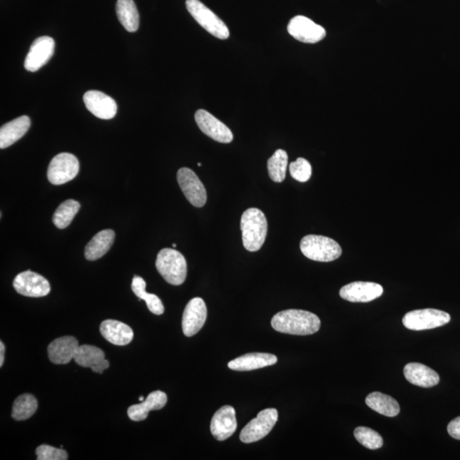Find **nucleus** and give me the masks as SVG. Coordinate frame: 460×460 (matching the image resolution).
Wrapping results in <instances>:
<instances>
[{
    "mask_svg": "<svg viewBox=\"0 0 460 460\" xmlns=\"http://www.w3.org/2000/svg\"><path fill=\"white\" fill-rule=\"evenodd\" d=\"M195 119L200 131L215 141L222 143L233 141V133L229 127L218 120L212 113L200 109L195 113Z\"/></svg>",
    "mask_w": 460,
    "mask_h": 460,
    "instance_id": "nucleus-13",
    "label": "nucleus"
},
{
    "mask_svg": "<svg viewBox=\"0 0 460 460\" xmlns=\"http://www.w3.org/2000/svg\"><path fill=\"white\" fill-rule=\"evenodd\" d=\"M381 285L369 282H354L345 285L339 291L342 299L353 303H367L383 295Z\"/></svg>",
    "mask_w": 460,
    "mask_h": 460,
    "instance_id": "nucleus-15",
    "label": "nucleus"
},
{
    "mask_svg": "<svg viewBox=\"0 0 460 460\" xmlns=\"http://www.w3.org/2000/svg\"><path fill=\"white\" fill-rule=\"evenodd\" d=\"M83 99L87 109L99 119L111 120L116 116L118 107L116 101L102 91H88Z\"/></svg>",
    "mask_w": 460,
    "mask_h": 460,
    "instance_id": "nucleus-16",
    "label": "nucleus"
},
{
    "mask_svg": "<svg viewBox=\"0 0 460 460\" xmlns=\"http://www.w3.org/2000/svg\"><path fill=\"white\" fill-rule=\"evenodd\" d=\"M158 272L166 282L179 286L185 282L188 266L185 257L177 250L164 248L158 253L155 262Z\"/></svg>",
    "mask_w": 460,
    "mask_h": 460,
    "instance_id": "nucleus-3",
    "label": "nucleus"
},
{
    "mask_svg": "<svg viewBox=\"0 0 460 460\" xmlns=\"http://www.w3.org/2000/svg\"><path fill=\"white\" fill-rule=\"evenodd\" d=\"M237 429L235 410L233 407L223 406L213 415L211 423V432L215 439L225 441Z\"/></svg>",
    "mask_w": 460,
    "mask_h": 460,
    "instance_id": "nucleus-17",
    "label": "nucleus"
},
{
    "mask_svg": "<svg viewBox=\"0 0 460 460\" xmlns=\"http://www.w3.org/2000/svg\"><path fill=\"white\" fill-rule=\"evenodd\" d=\"M278 411L267 409L260 412L257 418L253 419L240 432V439L243 444H252L260 441L272 431L277 423Z\"/></svg>",
    "mask_w": 460,
    "mask_h": 460,
    "instance_id": "nucleus-8",
    "label": "nucleus"
},
{
    "mask_svg": "<svg viewBox=\"0 0 460 460\" xmlns=\"http://www.w3.org/2000/svg\"><path fill=\"white\" fill-rule=\"evenodd\" d=\"M287 31L297 41L306 44L318 43L327 35L325 29L304 16L293 17L287 26Z\"/></svg>",
    "mask_w": 460,
    "mask_h": 460,
    "instance_id": "nucleus-10",
    "label": "nucleus"
},
{
    "mask_svg": "<svg viewBox=\"0 0 460 460\" xmlns=\"http://www.w3.org/2000/svg\"><path fill=\"white\" fill-rule=\"evenodd\" d=\"M4 352H6V347H4L3 342H0V367L4 364Z\"/></svg>",
    "mask_w": 460,
    "mask_h": 460,
    "instance_id": "nucleus-36",
    "label": "nucleus"
},
{
    "mask_svg": "<svg viewBox=\"0 0 460 460\" xmlns=\"http://www.w3.org/2000/svg\"><path fill=\"white\" fill-rule=\"evenodd\" d=\"M73 360L78 366L90 367L92 371L100 374L109 367L103 350L88 344L78 346Z\"/></svg>",
    "mask_w": 460,
    "mask_h": 460,
    "instance_id": "nucleus-18",
    "label": "nucleus"
},
{
    "mask_svg": "<svg viewBox=\"0 0 460 460\" xmlns=\"http://www.w3.org/2000/svg\"><path fill=\"white\" fill-rule=\"evenodd\" d=\"M118 19L123 27L130 33L139 28V13L133 0H118L116 4Z\"/></svg>",
    "mask_w": 460,
    "mask_h": 460,
    "instance_id": "nucleus-27",
    "label": "nucleus"
},
{
    "mask_svg": "<svg viewBox=\"0 0 460 460\" xmlns=\"http://www.w3.org/2000/svg\"><path fill=\"white\" fill-rule=\"evenodd\" d=\"M450 315L436 309L410 311L402 319L403 325L409 330L423 331L446 325L450 322Z\"/></svg>",
    "mask_w": 460,
    "mask_h": 460,
    "instance_id": "nucleus-6",
    "label": "nucleus"
},
{
    "mask_svg": "<svg viewBox=\"0 0 460 460\" xmlns=\"http://www.w3.org/2000/svg\"><path fill=\"white\" fill-rule=\"evenodd\" d=\"M448 432L450 436L460 441V416L449 424Z\"/></svg>",
    "mask_w": 460,
    "mask_h": 460,
    "instance_id": "nucleus-35",
    "label": "nucleus"
},
{
    "mask_svg": "<svg viewBox=\"0 0 460 460\" xmlns=\"http://www.w3.org/2000/svg\"><path fill=\"white\" fill-rule=\"evenodd\" d=\"M354 436L362 446L368 449H379L382 448L384 444L382 436L370 428L357 427L354 429Z\"/></svg>",
    "mask_w": 460,
    "mask_h": 460,
    "instance_id": "nucleus-32",
    "label": "nucleus"
},
{
    "mask_svg": "<svg viewBox=\"0 0 460 460\" xmlns=\"http://www.w3.org/2000/svg\"><path fill=\"white\" fill-rule=\"evenodd\" d=\"M186 7L193 19L214 37L219 39L230 37V30L226 24L200 0H187Z\"/></svg>",
    "mask_w": 460,
    "mask_h": 460,
    "instance_id": "nucleus-5",
    "label": "nucleus"
},
{
    "mask_svg": "<svg viewBox=\"0 0 460 460\" xmlns=\"http://www.w3.org/2000/svg\"><path fill=\"white\" fill-rule=\"evenodd\" d=\"M100 332L109 343L118 346L129 344L134 337L133 330L128 325L116 320L103 321Z\"/></svg>",
    "mask_w": 460,
    "mask_h": 460,
    "instance_id": "nucleus-21",
    "label": "nucleus"
},
{
    "mask_svg": "<svg viewBox=\"0 0 460 460\" xmlns=\"http://www.w3.org/2000/svg\"><path fill=\"white\" fill-rule=\"evenodd\" d=\"M166 402H168V396L165 392L160 391L153 392L140 404L131 406L128 411H127V414H128V417L133 421H143L148 418V413L150 411L163 409Z\"/></svg>",
    "mask_w": 460,
    "mask_h": 460,
    "instance_id": "nucleus-22",
    "label": "nucleus"
},
{
    "mask_svg": "<svg viewBox=\"0 0 460 460\" xmlns=\"http://www.w3.org/2000/svg\"><path fill=\"white\" fill-rule=\"evenodd\" d=\"M287 165V153L283 150H276L268 160V172L271 180L282 183L286 178Z\"/></svg>",
    "mask_w": 460,
    "mask_h": 460,
    "instance_id": "nucleus-31",
    "label": "nucleus"
},
{
    "mask_svg": "<svg viewBox=\"0 0 460 460\" xmlns=\"http://www.w3.org/2000/svg\"><path fill=\"white\" fill-rule=\"evenodd\" d=\"M38 460H67V452L63 449H56L49 445H41L36 449Z\"/></svg>",
    "mask_w": 460,
    "mask_h": 460,
    "instance_id": "nucleus-34",
    "label": "nucleus"
},
{
    "mask_svg": "<svg viewBox=\"0 0 460 460\" xmlns=\"http://www.w3.org/2000/svg\"><path fill=\"white\" fill-rule=\"evenodd\" d=\"M55 51L54 39L49 36L39 37L34 41L24 61L29 72H36L52 58Z\"/></svg>",
    "mask_w": 460,
    "mask_h": 460,
    "instance_id": "nucleus-12",
    "label": "nucleus"
},
{
    "mask_svg": "<svg viewBox=\"0 0 460 460\" xmlns=\"http://www.w3.org/2000/svg\"><path fill=\"white\" fill-rule=\"evenodd\" d=\"M31 120L29 116H21L6 123L0 129V148L4 150L19 141L28 133Z\"/></svg>",
    "mask_w": 460,
    "mask_h": 460,
    "instance_id": "nucleus-24",
    "label": "nucleus"
},
{
    "mask_svg": "<svg viewBox=\"0 0 460 460\" xmlns=\"http://www.w3.org/2000/svg\"><path fill=\"white\" fill-rule=\"evenodd\" d=\"M38 401L30 394H24L17 397L12 407V418L17 421L27 420L36 413Z\"/></svg>",
    "mask_w": 460,
    "mask_h": 460,
    "instance_id": "nucleus-29",
    "label": "nucleus"
},
{
    "mask_svg": "<svg viewBox=\"0 0 460 460\" xmlns=\"http://www.w3.org/2000/svg\"><path fill=\"white\" fill-rule=\"evenodd\" d=\"M13 287L21 295L41 297L49 295L51 285L42 275L28 270L16 276Z\"/></svg>",
    "mask_w": 460,
    "mask_h": 460,
    "instance_id": "nucleus-11",
    "label": "nucleus"
},
{
    "mask_svg": "<svg viewBox=\"0 0 460 460\" xmlns=\"http://www.w3.org/2000/svg\"><path fill=\"white\" fill-rule=\"evenodd\" d=\"M146 282L140 276L135 275L131 283V290L135 293V295L146 302L148 309L150 310L153 314L160 315L164 313L165 308L163 304L159 297L155 295L148 293L145 290Z\"/></svg>",
    "mask_w": 460,
    "mask_h": 460,
    "instance_id": "nucleus-28",
    "label": "nucleus"
},
{
    "mask_svg": "<svg viewBox=\"0 0 460 460\" xmlns=\"http://www.w3.org/2000/svg\"><path fill=\"white\" fill-rule=\"evenodd\" d=\"M278 359L272 354L249 353L235 359L228 364L231 370L247 372L275 365Z\"/></svg>",
    "mask_w": 460,
    "mask_h": 460,
    "instance_id": "nucleus-23",
    "label": "nucleus"
},
{
    "mask_svg": "<svg viewBox=\"0 0 460 460\" xmlns=\"http://www.w3.org/2000/svg\"><path fill=\"white\" fill-rule=\"evenodd\" d=\"M403 372L406 379L416 387L431 388L440 382L437 372L422 363L410 362L405 366Z\"/></svg>",
    "mask_w": 460,
    "mask_h": 460,
    "instance_id": "nucleus-20",
    "label": "nucleus"
},
{
    "mask_svg": "<svg viewBox=\"0 0 460 460\" xmlns=\"http://www.w3.org/2000/svg\"><path fill=\"white\" fill-rule=\"evenodd\" d=\"M139 401L140 402H143L144 401V397H139Z\"/></svg>",
    "mask_w": 460,
    "mask_h": 460,
    "instance_id": "nucleus-37",
    "label": "nucleus"
},
{
    "mask_svg": "<svg viewBox=\"0 0 460 460\" xmlns=\"http://www.w3.org/2000/svg\"><path fill=\"white\" fill-rule=\"evenodd\" d=\"M302 253L309 260L317 262H332L342 255V248L336 240L326 236L310 235L302 239Z\"/></svg>",
    "mask_w": 460,
    "mask_h": 460,
    "instance_id": "nucleus-4",
    "label": "nucleus"
},
{
    "mask_svg": "<svg viewBox=\"0 0 460 460\" xmlns=\"http://www.w3.org/2000/svg\"><path fill=\"white\" fill-rule=\"evenodd\" d=\"M371 409L387 417H396L400 413V405L395 399L380 392H372L366 398Z\"/></svg>",
    "mask_w": 460,
    "mask_h": 460,
    "instance_id": "nucleus-26",
    "label": "nucleus"
},
{
    "mask_svg": "<svg viewBox=\"0 0 460 460\" xmlns=\"http://www.w3.org/2000/svg\"><path fill=\"white\" fill-rule=\"evenodd\" d=\"M80 172V162L69 153H61L51 160L47 170L48 180L54 185H61L73 180Z\"/></svg>",
    "mask_w": 460,
    "mask_h": 460,
    "instance_id": "nucleus-7",
    "label": "nucleus"
},
{
    "mask_svg": "<svg viewBox=\"0 0 460 460\" xmlns=\"http://www.w3.org/2000/svg\"><path fill=\"white\" fill-rule=\"evenodd\" d=\"M244 247L249 252H257L264 245L268 233V222L264 213L257 208H249L240 220Z\"/></svg>",
    "mask_w": 460,
    "mask_h": 460,
    "instance_id": "nucleus-2",
    "label": "nucleus"
},
{
    "mask_svg": "<svg viewBox=\"0 0 460 460\" xmlns=\"http://www.w3.org/2000/svg\"><path fill=\"white\" fill-rule=\"evenodd\" d=\"M81 204L74 200H68L61 203L52 218L54 225L60 230L66 229L72 223L76 215L80 211Z\"/></svg>",
    "mask_w": 460,
    "mask_h": 460,
    "instance_id": "nucleus-30",
    "label": "nucleus"
},
{
    "mask_svg": "<svg viewBox=\"0 0 460 460\" xmlns=\"http://www.w3.org/2000/svg\"><path fill=\"white\" fill-rule=\"evenodd\" d=\"M78 348L76 337L65 336L59 337L48 346V357L54 364H68L71 362Z\"/></svg>",
    "mask_w": 460,
    "mask_h": 460,
    "instance_id": "nucleus-19",
    "label": "nucleus"
},
{
    "mask_svg": "<svg viewBox=\"0 0 460 460\" xmlns=\"http://www.w3.org/2000/svg\"><path fill=\"white\" fill-rule=\"evenodd\" d=\"M179 187L186 199L195 208H203L207 203L208 194L203 183L190 168L178 170L177 174Z\"/></svg>",
    "mask_w": 460,
    "mask_h": 460,
    "instance_id": "nucleus-9",
    "label": "nucleus"
},
{
    "mask_svg": "<svg viewBox=\"0 0 460 460\" xmlns=\"http://www.w3.org/2000/svg\"><path fill=\"white\" fill-rule=\"evenodd\" d=\"M289 170L292 178L300 183L309 181L312 175V166L304 158H299L296 161L292 162L289 165Z\"/></svg>",
    "mask_w": 460,
    "mask_h": 460,
    "instance_id": "nucleus-33",
    "label": "nucleus"
},
{
    "mask_svg": "<svg viewBox=\"0 0 460 460\" xmlns=\"http://www.w3.org/2000/svg\"><path fill=\"white\" fill-rule=\"evenodd\" d=\"M116 234L112 230H104L96 234L87 244L85 257L87 260L95 261L105 255L115 242Z\"/></svg>",
    "mask_w": 460,
    "mask_h": 460,
    "instance_id": "nucleus-25",
    "label": "nucleus"
},
{
    "mask_svg": "<svg viewBox=\"0 0 460 460\" xmlns=\"http://www.w3.org/2000/svg\"><path fill=\"white\" fill-rule=\"evenodd\" d=\"M208 317V309L200 297L188 302L183 315V332L187 337L194 336L203 327Z\"/></svg>",
    "mask_w": 460,
    "mask_h": 460,
    "instance_id": "nucleus-14",
    "label": "nucleus"
},
{
    "mask_svg": "<svg viewBox=\"0 0 460 460\" xmlns=\"http://www.w3.org/2000/svg\"><path fill=\"white\" fill-rule=\"evenodd\" d=\"M173 247H177V245L176 244H173Z\"/></svg>",
    "mask_w": 460,
    "mask_h": 460,
    "instance_id": "nucleus-38",
    "label": "nucleus"
},
{
    "mask_svg": "<svg viewBox=\"0 0 460 460\" xmlns=\"http://www.w3.org/2000/svg\"><path fill=\"white\" fill-rule=\"evenodd\" d=\"M271 325L275 331L291 335H311L321 327L317 315L301 310H287L274 315Z\"/></svg>",
    "mask_w": 460,
    "mask_h": 460,
    "instance_id": "nucleus-1",
    "label": "nucleus"
}]
</instances>
